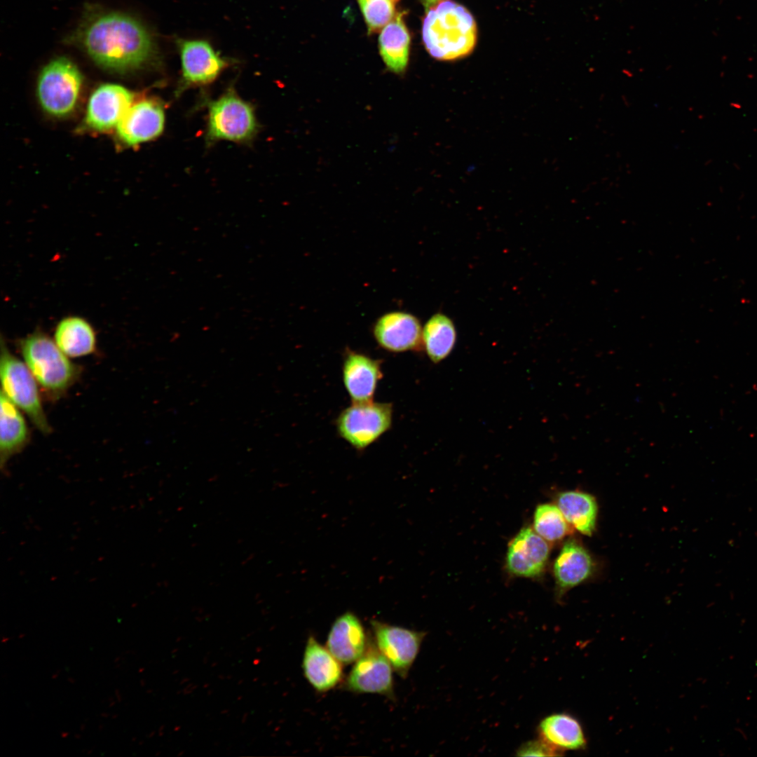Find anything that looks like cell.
I'll use <instances>...</instances> for the list:
<instances>
[{"mask_svg": "<svg viewBox=\"0 0 757 757\" xmlns=\"http://www.w3.org/2000/svg\"><path fill=\"white\" fill-rule=\"evenodd\" d=\"M76 34L88 55L108 70L132 71L158 62L156 46L149 31L125 14L95 15L82 24Z\"/></svg>", "mask_w": 757, "mask_h": 757, "instance_id": "cell-1", "label": "cell"}, {"mask_svg": "<svg viewBox=\"0 0 757 757\" xmlns=\"http://www.w3.org/2000/svg\"><path fill=\"white\" fill-rule=\"evenodd\" d=\"M423 41L428 52L440 60L469 55L477 41L476 22L463 6L441 1L429 9L423 23Z\"/></svg>", "mask_w": 757, "mask_h": 757, "instance_id": "cell-2", "label": "cell"}, {"mask_svg": "<svg viewBox=\"0 0 757 757\" xmlns=\"http://www.w3.org/2000/svg\"><path fill=\"white\" fill-rule=\"evenodd\" d=\"M20 349L38 384L51 397H60L80 374L79 367L41 331L36 330L22 339Z\"/></svg>", "mask_w": 757, "mask_h": 757, "instance_id": "cell-3", "label": "cell"}, {"mask_svg": "<svg viewBox=\"0 0 757 757\" xmlns=\"http://www.w3.org/2000/svg\"><path fill=\"white\" fill-rule=\"evenodd\" d=\"M207 116L205 141L211 145L219 141L250 143L259 130L253 106L243 100L233 87L206 104Z\"/></svg>", "mask_w": 757, "mask_h": 757, "instance_id": "cell-4", "label": "cell"}, {"mask_svg": "<svg viewBox=\"0 0 757 757\" xmlns=\"http://www.w3.org/2000/svg\"><path fill=\"white\" fill-rule=\"evenodd\" d=\"M83 83L76 64L65 57L48 63L37 81L36 95L41 108L56 118L69 116L76 107Z\"/></svg>", "mask_w": 757, "mask_h": 757, "instance_id": "cell-5", "label": "cell"}, {"mask_svg": "<svg viewBox=\"0 0 757 757\" xmlns=\"http://www.w3.org/2000/svg\"><path fill=\"white\" fill-rule=\"evenodd\" d=\"M0 378L1 392L23 411L43 433L50 427L43 411L37 381L25 363L13 355L1 340Z\"/></svg>", "mask_w": 757, "mask_h": 757, "instance_id": "cell-6", "label": "cell"}, {"mask_svg": "<svg viewBox=\"0 0 757 757\" xmlns=\"http://www.w3.org/2000/svg\"><path fill=\"white\" fill-rule=\"evenodd\" d=\"M393 411L390 403L353 402L336 418L337 432L355 449H364L391 428Z\"/></svg>", "mask_w": 757, "mask_h": 757, "instance_id": "cell-7", "label": "cell"}, {"mask_svg": "<svg viewBox=\"0 0 757 757\" xmlns=\"http://www.w3.org/2000/svg\"><path fill=\"white\" fill-rule=\"evenodd\" d=\"M176 45L181 61V77L175 90L177 97L189 88L212 83L229 65V61L207 41L177 39Z\"/></svg>", "mask_w": 757, "mask_h": 757, "instance_id": "cell-8", "label": "cell"}, {"mask_svg": "<svg viewBox=\"0 0 757 757\" xmlns=\"http://www.w3.org/2000/svg\"><path fill=\"white\" fill-rule=\"evenodd\" d=\"M393 667L369 635L367 648L354 665L343 684L345 690L354 693H374L393 699L394 681Z\"/></svg>", "mask_w": 757, "mask_h": 757, "instance_id": "cell-9", "label": "cell"}, {"mask_svg": "<svg viewBox=\"0 0 757 757\" xmlns=\"http://www.w3.org/2000/svg\"><path fill=\"white\" fill-rule=\"evenodd\" d=\"M373 639L393 670L405 678L420 650L426 633L371 620Z\"/></svg>", "mask_w": 757, "mask_h": 757, "instance_id": "cell-10", "label": "cell"}, {"mask_svg": "<svg viewBox=\"0 0 757 757\" xmlns=\"http://www.w3.org/2000/svg\"><path fill=\"white\" fill-rule=\"evenodd\" d=\"M165 121L161 101L154 97L134 100L116 128L117 137L126 146L155 139L163 132Z\"/></svg>", "mask_w": 757, "mask_h": 757, "instance_id": "cell-11", "label": "cell"}, {"mask_svg": "<svg viewBox=\"0 0 757 757\" xmlns=\"http://www.w3.org/2000/svg\"><path fill=\"white\" fill-rule=\"evenodd\" d=\"M134 100V95L122 86L114 83L100 86L89 99L85 125L98 132L116 128Z\"/></svg>", "mask_w": 757, "mask_h": 757, "instance_id": "cell-12", "label": "cell"}, {"mask_svg": "<svg viewBox=\"0 0 757 757\" xmlns=\"http://www.w3.org/2000/svg\"><path fill=\"white\" fill-rule=\"evenodd\" d=\"M547 540L534 530L525 527L510 541L506 554V568L512 575L536 578L544 571L550 555Z\"/></svg>", "mask_w": 757, "mask_h": 757, "instance_id": "cell-13", "label": "cell"}, {"mask_svg": "<svg viewBox=\"0 0 757 757\" xmlns=\"http://www.w3.org/2000/svg\"><path fill=\"white\" fill-rule=\"evenodd\" d=\"M422 331L418 318L403 311L383 315L373 327L378 344L393 353L419 350L423 347Z\"/></svg>", "mask_w": 757, "mask_h": 757, "instance_id": "cell-14", "label": "cell"}, {"mask_svg": "<svg viewBox=\"0 0 757 757\" xmlns=\"http://www.w3.org/2000/svg\"><path fill=\"white\" fill-rule=\"evenodd\" d=\"M369 640L359 618L347 611L334 621L328 633L326 647L344 665L357 661L364 653Z\"/></svg>", "mask_w": 757, "mask_h": 757, "instance_id": "cell-15", "label": "cell"}, {"mask_svg": "<svg viewBox=\"0 0 757 757\" xmlns=\"http://www.w3.org/2000/svg\"><path fill=\"white\" fill-rule=\"evenodd\" d=\"M343 382L353 403L373 401L382 378L381 361L348 350L342 366Z\"/></svg>", "mask_w": 757, "mask_h": 757, "instance_id": "cell-16", "label": "cell"}, {"mask_svg": "<svg viewBox=\"0 0 757 757\" xmlns=\"http://www.w3.org/2000/svg\"><path fill=\"white\" fill-rule=\"evenodd\" d=\"M302 669L309 684L319 693L332 690L343 679L342 664L312 635L305 646Z\"/></svg>", "mask_w": 757, "mask_h": 757, "instance_id": "cell-17", "label": "cell"}, {"mask_svg": "<svg viewBox=\"0 0 757 757\" xmlns=\"http://www.w3.org/2000/svg\"><path fill=\"white\" fill-rule=\"evenodd\" d=\"M593 559L577 540H568L555 559L553 572L559 594L574 587L592 574Z\"/></svg>", "mask_w": 757, "mask_h": 757, "instance_id": "cell-18", "label": "cell"}, {"mask_svg": "<svg viewBox=\"0 0 757 757\" xmlns=\"http://www.w3.org/2000/svg\"><path fill=\"white\" fill-rule=\"evenodd\" d=\"M0 456L1 467L5 466L13 455L28 443L29 429L21 409L2 392L0 396Z\"/></svg>", "mask_w": 757, "mask_h": 757, "instance_id": "cell-19", "label": "cell"}, {"mask_svg": "<svg viewBox=\"0 0 757 757\" xmlns=\"http://www.w3.org/2000/svg\"><path fill=\"white\" fill-rule=\"evenodd\" d=\"M54 341L69 357L88 355L96 348L94 328L88 321L79 316L62 319L55 327Z\"/></svg>", "mask_w": 757, "mask_h": 757, "instance_id": "cell-20", "label": "cell"}, {"mask_svg": "<svg viewBox=\"0 0 757 757\" xmlns=\"http://www.w3.org/2000/svg\"><path fill=\"white\" fill-rule=\"evenodd\" d=\"M540 739L560 752L578 750L586 745L582 728L576 718L565 714H553L545 717L538 726Z\"/></svg>", "mask_w": 757, "mask_h": 757, "instance_id": "cell-21", "label": "cell"}, {"mask_svg": "<svg viewBox=\"0 0 757 757\" xmlns=\"http://www.w3.org/2000/svg\"><path fill=\"white\" fill-rule=\"evenodd\" d=\"M404 13H397L383 29L378 39L379 50L387 68L401 74L409 61L410 36L403 20Z\"/></svg>", "mask_w": 757, "mask_h": 757, "instance_id": "cell-22", "label": "cell"}, {"mask_svg": "<svg viewBox=\"0 0 757 757\" xmlns=\"http://www.w3.org/2000/svg\"><path fill=\"white\" fill-rule=\"evenodd\" d=\"M557 504L571 526L584 535L593 533L598 512L593 496L580 491H567L558 495Z\"/></svg>", "mask_w": 757, "mask_h": 757, "instance_id": "cell-23", "label": "cell"}, {"mask_svg": "<svg viewBox=\"0 0 757 757\" xmlns=\"http://www.w3.org/2000/svg\"><path fill=\"white\" fill-rule=\"evenodd\" d=\"M453 321L446 315L435 313L426 322L422 331L423 346L434 363H439L453 350L456 341Z\"/></svg>", "mask_w": 757, "mask_h": 757, "instance_id": "cell-24", "label": "cell"}, {"mask_svg": "<svg viewBox=\"0 0 757 757\" xmlns=\"http://www.w3.org/2000/svg\"><path fill=\"white\" fill-rule=\"evenodd\" d=\"M534 531L550 542L560 540L570 531L568 523L557 505L545 503L537 506L533 515Z\"/></svg>", "mask_w": 757, "mask_h": 757, "instance_id": "cell-25", "label": "cell"}, {"mask_svg": "<svg viewBox=\"0 0 757 757\" xmlns=\"http://www.w3.org/2000/svg\"><path fill=\"white\" fill-rule=\"evenodd\" d=\"M367 25L369 34L379 31L394 18L393 0H357Z\"/></svg>", "mask_w": 757, "mask_h": 757, "instance_id": "cell-26", "label": "cell"}, {"mask_svg": "<svg viewBox=\"0 0 757 757\" xmlns=\"http://www.w3.org/2000/svg\"><path fill=\"white\" fill-rule=\"evenodd\" d=\"M518 756H557L561 752L542 739L526 742L517 750Z\"/></svg>", "mask_w": 757, "mask_h": 757, "instance_id": "cell-27", "label": "cell"}, {"mask_svg": "<svg viewBox=\"0 0 757 757\" xmlns=\"http://www.w3.org/2000/svg\"><path fill=\"white\" fill-rule=\"evenodd\" d=\"M421 1L425 6L430 7L431 6H435L437 3L439 4L442 1V0H421Z\"/></svg>", "mask_w": 757, "mask_h": 757, "instance_id": "cell-28", "label": "cell"}, {"mask_svg": "<svg viewBox=\"0 0 757 757\" xmlns=\"http://www.w3.org/2000/svg\"><path fill=\"white\" fill-rule=\"evenodd\" d=\"M731 105L733 106V107H735V108H740L741 107L739 104L737 105L736 103H735L733 104H731Z\"/></svg>", "mask_w": 757, "mask_h": 757, "instance_id": "cell-29", "label": "cell"}, {"mask_svg": "<svg viewBox=\"0 0 757 757\" xmlns=\"http://www.w3.org/2000/svg\"><path fill=\"white\" fill-rule=\"evenodd\" d=\"M393 1H399V0H393Z\"/></svg>", "mask_w": 757, "mask_h": 757, "instance_id": "cell-30", "label": "cell"}]
</instances>
